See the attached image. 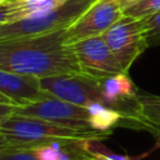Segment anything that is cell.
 Returning <instances> with one entry per match:
<instances>
[{
	"label": "cell",
	"instance_id": "obj_1",
	"mask_svg": "<svg viewBox=\"0 0 160 160\" xmlns=\"http://www.w3.org/2000/svg\"><path fill=\"white\" fill-rule=\"evenodd\" d=\"M0 69L38 79L80 72L75 54L66 44V29L40 36L0 40Z\"/></svg>",
	"mask_w": 160,
	"mask_h": 160
},
{
	"label": "cell",
	"instance_id": "obj_2",
	"mask_svg": "<svg viewBox=\"0 0 160 160\" xmlns=\"http://www.w3.org/2000/svg\"><path fill=\"white\" fill-rule=\"evenodd\" d=\"M0 134L5 138L9 146L14 148H38L49 144L69 145L89 140H104L112 131L81 130L38 118L11 114L0 122Z\"/></svg>",
	"mask_w": 160,
	"mask_h": 160
},
{
	"label": "cell",
	"instance_id": "obj_3",
	"mask_svg": "<svg viewBox=\"0 0 160 160\" xmlns=\"http://www.w3.org/2000/svg\"><path fill=\"white\" fill-rule=\"evenodd\" d=\"M96 0H68L59 8L0 25V40L40 36L70 28Z\"/></svg>",
	"mask_w": 160,
	"mask_h": 160
},
{
	"label": "cell",
	"instance_id": "obj_4",
	"mask_svg": "<svg viewBox=\"0 0 160 160\" xmlns=\"http://www.w3.org/2000/svg\"><path fill=\"white\" fill-rule=\"evenodd\" d=\"M42 90L55 99L80 106L104 104L101 94V79L84 72H70L39 79Z\"/></svg>",
	"mask_w": 160,
	"mask_h": 160
},
{
	"label": "cell",
	"instance_id": "obj_5",
	"mask_svg": "<svg viewBox=\"0 0 160 160\" xmlns=\"http://www.w3.org/2000/svg\"><path fill=\"white\" fill-rule=\"evenodd\" d=\"M102 38L126 74L134 61L148 49L142 19L122 15L102 34Z\"/></svg>",
	"mask_w": 160,
	"mask_h": 160
},
{
	"label": "cell",
	"instance_id": "obj_6",
	"mask_svg": "<svg viewBox=\"0 0 160 160\" xmlns=\"http://www.w3.org/2000/svg\"><path fill=\"white\" fill-rule=\"evenodd\" d=\"M14 114L29 118H38L74 129L95 130L91 125V112L89 108L75 105L55 98L15 106Z\"/></svg>",
	"mask_w": 160,
	"mask_h": 160
},
{
	"label": "cell",
	"instance_id": "obj_7",
	"mask_svg": "<svg viewBox=\"0 0 160 160\" xmlns=\"http://www.w3.org/2000/svg\"><path fill=\"white\" fill-rule=\"evenodd\" d=\"M78 60L80 71L96 79L124 72L120 64L112 55L102 35L92 36L70 44Z\"/></svg>",
	"mask_w": 160,
	"mask_h": 160
},
{
	"label": "cell",
	"instance_id": "obj_8",
	"mask_svg": "<svg viewBox=\"0 0 160 160\" xmlns=\"http://www.w3.org/2000/svg\"><path fill=\"white\" fill-rule=\"evenodd\" d=\"M124 15L116 0H96L70 28L66 29V44L102 35Z\"/></svg>",
	"mask_w": 160,
	"mask_h": 160
},
{
	"label": "cell",
	"instance_id": "obj_9",
	"mask_svg": "<svg viewBox=\"0 0 160 160\" xmlns=\"http://www.w3.org/2000/svg\"><path fill=\"white\" fill-rule=\"evenodd\" d=\"M0 94L10 99L16 106L52 98L42 90L36 76L2 69H0Z\"/></svg>",
	"mask_w": 160,
	"mask_h": 160
},
{
	"label": "cell",
	"instance_id": "obj_10",
	"mask_svg": "<svg viewBox=\"0 0 160 160\" xmlns=\"http://www.w3.org/2000/svg\"><path fill=\"white\" fill-rule=\"evenodd\" d=\"M66 1L68 0H9L11 6L9 22L18 21L48 10H52L61 6Z\"/></svg>",
	"mask_w": 160,
	"mask_h": 160
},
{
	"label": "cell",
	"instance_id": "obj_11",
	"mask_svg": "<svg viewBox=\"0 0 160 160\" xmlns=\"http://www.w3.org/2000/svg\"><path fill=\"white\" fill-rule=\"evenodd\" d=\"M141 101V121L142 129L156 135V141L152 148L160 149V98L145 96Z\"/></svg>",
	"mask_w": 160,
	"mask_h": 160
},
{
	"label": "cell",
	"instance_id": "obj_12",
	"mask_svg": "<svg viewBox=\"0 0 160 160\" xmlns=\"http://www.w3.org/2000/svg\"><path fill=\"white\" fill-rule=\"evenodd\" d=\"M91 112V125L99 131H112L115 126H122V115L120 111L102 104L88 106Z\"/></svg>",
	"mask_w": 160,
	"mask_h": 160
},
{
	"label": "cell",
	"instance_id": "obj_13",
	"mask_svg": "<svg viewBox=\"0 0 160 160\" xmlns=\"http://www.w3.org/2000/svg\"><path fill=\"white\" fill-rule=\"evenodd\" d=\"M160 12V0H139L136 4L124 11V15L135 19H142Z\"/></svg>",
	"mask_w": 160,
	"mask_h": 160
},
{
	"label": "cell",
	"instance_id": "obj_14",
	"mask_svg": "<svg viewBox=\"0 0 160 160\" xmlns=\"http://www.w3.org/2000/svg\"><path fill=\"white\" fill-rule=\"evenodd\" d=\"M148 48L160 45V12L142 18Z\"/></svg>",
	"mask_w": 160,
	"mask_h": 160
},
{
	"label": "cell",
	"instance_id": "obj_15",
	"mask_svg": "<svg viewBox=\"0 0 160 160\" xmlns=\"http://www.w3.org/2000/svg\"><path fill=\"white\" fill-rule=\"evenodd\" d=\"M0 160H40L36 148L8 146L0 151Z\"/></svg>",
	"mask_w": 160,
	"mask_h": 160
},
{
	"label": "cell",
	"instance_id": "obj_16",
	"mask_svg": "<svg viewBox=\"0 0 160 160\" xmlns=\"http://www.w3.org/2000/svg\"><path fill=\"white\" fill-rule=\"evenodd\" d=\"M68 148L70 151V160H96L81 148V142L70 144Z\"/></svg>",
	"mask_w": 160,
	"mask_h": 160
},
{
	"label": "cell",
	"instance_id": "obj_17",
	"mask_svg": "<svg viewBox=\"0 0 160 160\" xmlns=\"http://www.w3.org/2000/svg\"><path fill=\"white\" fill-rule=\"evenodd\" d=\"M10 14H11V6H10L9 0H8L5 4L0 5V25L9 22Z\"/></svg>",
	"mask_w": 160,
	"mask_h": 160
},
{
	"label": "cell",
	"instance_id": "obj_18",
	"mask_svg": "<svg viewBox=\"0 0 160 160\" xmlns=\"http://www.w3.org/2000/svg\"><path fill=\"white\" fill-rule=\"evenodd\" d=\"M16 105H10V104H0V122L10 116L14 112V108Z\"/></svg>",
	"mask_w": 160,
	"mask_h": 160
},
{
	"label": "cell",
	"instance_id": "obj_19",
	"mask_svg": "<svg viewBox=\"0 0 160 160\" xmlns=\"http://www.w3.org/2000/svg\"><path fill=\"white\" fill-rule=\"evenodd\" d=\"M139 0H116V2L119 4V6L121 8V10H122V12L126 10V9H129L130 6H132L134 4H136Z\"/></svg>",
	"mask_w": 160,
	"mask_h": 160
},
{
	"label": "cell",
	"instance_id": "obj_20",
	"mask_svg": "<svg viewBox=\"0 0 160 160\" xmlns=\"http://www.w3.org/2000/svg\"><path fill=\"white\" fill-rule=\"evenodd\" d=\"M8 146H9V144L6 142L5 138H4V136L0 134V151H1V150H4V149H6Z\"/></svg>",
	"mask_w": 160,
	"mask_h": 160
},
{
	"label": "cell",
	"instance_id": "obj_21",
	"mask_svg": "<svg viewBox=\"0 0 160 160\" xmlns=\"http://www.w3.org/2000/svg\"><path fill=\"white\" fill-rule=\"evenodd\" d=\"M0 104H10V105H14V102L10 99H8L6 96H4L2 94H0Z\"/></svg>",
	"mask_w": 160,
	"mask_h": 160
},
{
	"label": "cell",
	"instance_id": "obj_22",
	"mask_svg": "<svg viewBox=\"0 0 160 160\" xmlns=\"http://www.w3.org/2000/svg\"><path fill=\"white\" fill-rule=\"evenodd\" d=\"M8 0H0V5H2V4H5Z\"/></svg>",
	"mask_w": 160,
	"mask_h": 160
}]
</instances>
